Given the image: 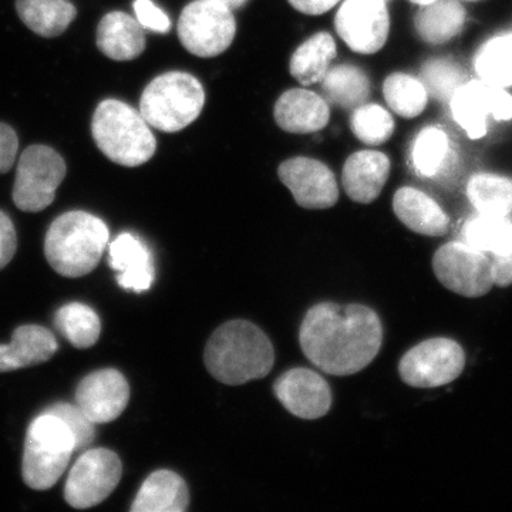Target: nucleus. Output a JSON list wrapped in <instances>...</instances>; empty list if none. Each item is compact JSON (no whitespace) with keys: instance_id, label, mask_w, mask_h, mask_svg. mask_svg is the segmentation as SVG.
I'll list each match as a JSON object with an SVG mask.
<instances>
[{"instance_id":"f3484780","label":"nucleus","mask_w":512,"mask_h":512,"mask_svg":"<svg viewBox=\"0 0 512 512\" xmlns=\"http://www.w3.org/2000/svg\"><path fill=\"white\" fill-rule=\"evenodd\" d=\"M275 121L292 134H311L328 126L329 103L306 89L288 90L275 104Z\"/></svg>"},{"instance_id":"f03ea898","label":"nucleus","mask_w":512,"mask_h":512,"mask_svg":"<svg viewBox=\"0 0 512 512\" xmlns=\"http://www.w3.org/2000/svg\"><path fill=\"white\" fill-rule=\"evenodd\" d=\"M204 360L218 382L239 386L269 375L275 362L274 346L254 323L231 320L212 333Z\"/></svg>"},{"instance_id":"79ce46f5","label":"nucleus","mask_w":512,"mask_h":512,"mask_svg":"<svg viewBox=\"0 0 512 512\" xmlns=\"http://www.w3.org/2000/svg\"><path fill=\"white\" fill-rule=\"evenodd\" d=\"M221 3H224L225 6H228L229 9H239L241 6H244L248 0H220Z\"/></svg>"},{"instance_id":"58836bf2","label":"nucleus","mask_w":512,"mask_h":512,"mask_svg":"<svg viewBox=\"0 0 512 512\" xmlns=\"http://www.w3.org/2000/svg\"><path fill=\"white\" fill-rule=\"evenodd\" d=\"M19 140L15 130L8 124L0 123V174L12 168L18 154Z\"/></svg>"},{"instance_id":"f704fd0d","label":"nucleus","mask_w":512,"mask_h":512,"mask_svg":"<svg viewBox=\"0 0 512 512\" xmlns=\"http://www.w3.org/2000/svg\"><path fill=\"white\" fill-rule=\"evenodd\" d=\"M421 83L426 87L427 93H430L434 99L439 101H448L454 93L463 86L464 73L461 72L458 64L447 59L429 60L421 67Z\"/></svg>"},{"instance_id":"9d476101","label":"nucleus","mask_w":512,"mask_h":512,"mask_svg":"<svg viewBox=\"0 0 512 512\" xmlns=\"http://www.w3.org/2000/svg\"><path fill=\"white\" fill-rule=\"evenodd\" d=\"M466 353L453 339H427L402 357L399 375L404 383L417 389L446 386L461 376Z\"/></svg>"},{"instance_id":"6ab92c4d","label":"nucleus","mask_w":512,"mask_h":512,"mask_svg":"<svg viewBox=\"0 0 512 512\" xmlns=\"http://www.w3.org/2000/svg\"><path fill=\"white\" fill-rule=\"evenodd\" d=\"M390 174V160L380 151H357L346 160L342 183L350 200L370 204L379 197Z\"/></svg>"},{"instance_id":"37998d69","label":"nucleus","mask_w":512,"mask_h":512,"mask_svg":"<svg viewBox=\"0 0 512 512\" xmlns=\"http://www.w3.org/2000/svg\"><path fill=\"white\" fill-rule=\"evenodd\" d=\"M413 3H417V5H427V3L433 2V0H412Z\"/></svg>"},{"instance_id":"72a5a7b5","label":"nucleus","mask_w":512,"mask_h":512,"mask_svg":"<svg viewBox=\"0 0 512 512\" xmlns=\"http://www.w3.org/2000/svg\"><path fill=\"white\" fill-rule=\"evenodd\" d=\"M353 134L367 146H382L393 136L394 121L389 111L377 104H362L350 117Z\"/></svg>"},{"instance_id":"393cba45","label":"nucleus","mask_w":512,"mask_h":512,"mask_svg":"<svg viewBox=\"0 0 512 512\" xmlns=\"http://www.w3.org/2000/svg\"><path fill=\"white\" fill-rule=\"evenodd\" d=\"M20 20L36 35H62L76 18L77 10L67 0H16Z\"/></svg>"},{"instance_id":"7ed1b4c3","label":"nucleus","mask_w":512,"mask_h":512,"mask_svg":"<svg viewBox=\"0 0 512 512\" xmlns=\"http://www.w3.org/2000/svg\"><path fill=\"white\" fill-rule=\"evenodd\" d=\"M109 235L107 225L89 212H66L47 231V262L66 278L90 274L99 265Z\"/></svg>"},{"instance_id":"a211bd4d","label":"nucleus","mask_w":512,"mask_h":512,"mask_svg":"<svg viewBox=\"0 0 512 512\" xmlns=\"http://www.w3.org/2000/svg\"><path fill=\"white\" fill-rule=\"evenodd\" d=\"M110 266L117 272L121 288L127 291L146 292L156 278L151 252L131 234H121L111 242Z\"/></svg>"},{"instance_id":"2eb2a0df","label":"nucleus","mask_w":512,"mask_h":512,"mask_svg":"<svg viewBox=\"0 0 512 512\" xmlns=\"http://www.w3.org/2000/svg\"><path fill=\"white\" fill-rule=\"evenodd\" d=\"M130 387L116 369L97 370L84 377L76 390V404L94 424L110 423L126 410Z\"/></svg>"},{"instance_id":"ea45409f","label":"nucleus","mask_w":512,"mask_h":512,"mask_svg":"<svg viewBox=\"0 0 512 512\" xmlns=\"http://www.w3.org/2000/svg\"><path fill=\"white\" fill-rule=\"evenodd\" d=\"M493 262L494 284L500 288L512 285V245L503 255L490 256Z\"/></svg>"},{"instance_id":"5701e85b","label":"nucleus","mask_w":512,"mask_h":512,"mask_svg":"<svg viewBox=\"0 0 512 512\" xmlns=\"http://www.w3.org/2000/svg\"><path fill=\"white\" fill-rule=\"evenodd\" d=\"M190 493L183 478L170 470L154 471L141 485L131 512H183Z\"/></svg>"},{"instance_id":"c756f323","label":"nucleus","mask_w":512,"mask_h":512,"mask_svg":"<svg viewBox=\"0 0 512 512\" xmlns=\"http://www.w3.org/2000/svg\"><path fill=\"white\" fill-rule=\"evenodd\" d=\"M474 69L484 82L498 87L512 86V33L498 35L478 49Z\"/></svg>"},{"instance_id":"dca6fc26","label":"nucleus","mask_w":512,"mask_h":512,"mask_svg":"<svg viewBox=\"0 0 512 512\" xmlns=\"http://www.w3.org/2000/svg\"><path fill=\"white\" fill-rule=\"evenodd\" d=\"M274 392L282 406L299 419H320L332 406L328 382L305 367H296L279 377Z\"/></svg>"},{"instance_id":"b1692460","label":"nucleus","mask_w":512,"mask_h":512,"mask_svg":"<svg viewBox=\"0 0 512 512\" xmlns=\"http://www.w3.org/2000/svg\"><path fill=\"white\" fill-rule=\"evenodd\" d=\"M467 13L458 0H433L421 5L414 16V28L423 42L444 45L466 26Z\"/></svg>"},{"instance_id":"cd10ccee","label":"nucleus","mask_w":512,"mask_h":512,"mask_svg":"<svg viewBox=\"0 0 512 512\" xmlns=\"http://www.w3.org/2000/svg\"><path fill=\"white\" fill-rule=\"evenodd\" d=\"M467 197L478 214L507 217L512 212V180L495 174L473 175Z\"/></svg>"},{"instance_id":"0eeeda50","label":"nucleus","mask_w":512,"mask_h":512,"mask_svg":"<svg viewBox=\"0 0 512 512\" xmlns=\"http://www.w3.org/2000/svg\"><path fill=\"white\" fill-rule=\"evenodd\" d=\"M237 33L232 10L220 0H195L178 20V36L191 55L215 57L224 53Z\"/></svg>"},{"instance_id":"f257e3e1","label":"nucleus","mask_w":512,"mask_h":512,"mask_svg":"<svg viewBox=\"0 0 512 512\" xmlns=\"http://www.w3.org/2000/svg\"><path fill=\"white\" fill-rule=\"evenodd\" d=\"M299 342L305 356L332 376H350L375 360L383 343V326L363 305L319 303L306 313Z\"/></svg>"},{"instance_id":"e433bc0d","label":"nucleus","mask_w":512,"mask_h":512,"mask_svg":"<svg viewBox=\"0 0 512 512\" xmlns=\"http://www.w3.org/2000/svg\"><path fill=\"white\" fill-rule=\"evenodd\" d=\"M134 12L137 20L144 29L153 30L157 33H167L171 29V20L167 15L154 5L151 0H136Z\"/></svg>"},{"instance_id":"423d86ee","label":"nucleus","mask_w":512,"mask_h":512,"mask_svg":"<svg viewBox=\"0 0 512 512\" xmlns=\"http://www.w3.org/2000/svg\"><path fill=\"white\" fill-rule=\"evenodd\" d=\"M74 451L76 446L69 427L53 414H40L26 433L23 480L33 490H49L63 476Z\"/></svg>"},{"instance_id":"1a4fd4ad","label":"nucleus","mask_w":512,"mask_h":512,"mask_svg":"<svg viewBox=\"0 0 512 512\" xmlns=\"http://www.w3.org/2000/svg\"><path fill=\"white\" fill-rule=\"evenodd\" d=\"M433 271L444 288L464 298H481L495 285L490 256L463 241L437 249Z\"/></svg>"},{"instance_id":"7c9ffc66","label":"nucleus","mask_w":512,"mask_h":512,"mask_svg":"<svg viewBox=\"0 0 512 512\" xmlns=\"http://www.w3.org/2000/svg\"><path fill=\"white\" fill-rule=\"evenodd\" d=\"M57 329L77 349H89L100 338L101 323L97 313L83 303H69L56 313Z\"/></svg>"},{"instance_id":"4be33fe9","label":"nucleus","mask_w":512,"mask_h":512,"mask_svg":"<svg viewBox=\"0 0 512 512\" xmlns=\"http://www.w3.org/2000/svg\"><path fill=\"white\" fill-rule=\"evenodd\" d=\"M97 46L117 62L136 59L146 49L144 28L127 13H107L97 28Z\"/></svg>"},{"instance_id":"c9c22d12","label":"nucleus","mask_w":512,"mask_h":512,"mask_svg":"<svg viewBox=\"0 0 512 512\" xmlns=\"http://www.w3.org/2000/svg\"><path fill=\"white\" fill-rule=\"evenodd\" d=\"M43 413L53 414L69 427L74 437L76 451L84 450L89 444L93 443L94 436H96L94 434L96 433L94 423L79 409L77 404L74 406L70 403H55L47 407Z\"/></svg>"},{"instance_id":"c03bdc74","label":"nucleus","mask_w":512,"mask_h":512,"mask_svg":"<svg viewBox=\"0 0 512 512\" xmlns=\"http://www.w3.org/2000/svg\"><path fill=\"white\" fill-rule=\"evenodd\" d=\"M386 2H387V0H386Z\"/></svg>"},{"instance_id":"a19ab883","label":"nucleus","mask_w":512,"mask_h":512,"mask_svg":"<svg viewBox=\"0 0 512 512\" xmlns=\"http://www.w3.org/2000/svg\"><path fill=\"white\" fill-rule=\"evenodd\" d=\"M340 0H289V3L305 15H323L335 8Z\"/></svg>"},{"instance_id":"2f4dec72","label":"nucleus","mask_w":512,"mask_h":512,"mask_svg":"<svg viewBox=\"0 0 512 512\" xmlns=\"http://www.w3.org/2000/svg\"><path fill=\"white\" fill-rule=\"evenodd\" d=\"M383 93L390 109L404 119H413L423 113L429 100L424 84L404 73H394L387 77Z\"/></svg>"},{"instance_id":"412c9836","label":"nucleus","mask_w":512,"mask_h":512,"mask_svg":"<svg viewBox=\"0 0 512 512\" xmlns=\"http://www.w3.org/2000/svg\"><path fill=\"white\" fill-rule=\"evenodd\" d=\"M59 348L55 335L37 325H25L15 330L10 345H0V372L26 369L45 363Z\"/></svg>"},{"instance_id":"c85d7f7f","label":"nucleus","mask_w":512,"mask_h":512,"mask_svg":"<svg viewBox=\"0 0 512 512\" xmlns=\"http://www.w3.org/2000/svg\"><path fill=\"white\" fill-rule=\"evenodd\" d=\"M463 242L488 256L503 255L512 245V221L478 214L464 225Z\"/></svg>"},{"instance_id":"bb28decb","label":"nucleus","mask_w":512,"mask_h":512,"mask_svg":"<svg viewBox=\"0 0 512 512\" xmlns=\"http://www.w3.org/2000/svg\"><path fill=\"white\" fill-rule=\"evenodd\" d=\"M336 57V43L329 33H316L293 53L289 70L302 86L322 82Z\"/></svg>"},{"instance_id":"f8f14e48","label":"nucleus","mask_w":512,"mask_h":512,"mask_svg":"<svg viewBox=\"0 0 512 512\" xmlns=\"http://www.w3.org/2000/svg\"><path fill=\"white\" fill-rule=\"evenodd\" d=\"M451 111L458 126L473 138H483L487 133V119L497 121L512 119V96L504 87L494 86L484 80L466 82L450 100Z\"/></svg>"},{"instance_id":"ddd939ff","label":"nucleus","mask_w":512,"mask_h":512,"mask_svg":"<svg viewBox=\"0 0 512 512\" xmlns=\"http://www.w3.org/2000/svg\"><path fill=\"white\" fill-rule=\"evenodd\" d=\"M335 28L353 52H379L390 32L386 0H345L336 13Z\"/></svg>"},{"instance_id":"4468645a","label":"nucleus","mask_w":512,"mask_h":512,"mask_svg":"<svg viewBox=\"0 0 512 512\" xmlns=\"http://www.w3.org/2000/svg\"><path fill=\"white\" fill-rule=\"evenodd\" d=\"M278 175L302 208L326 210L339 200L335 174L322 161L308 157L291 158L281 164Z\"/></svg>"},{"instance_id":"473e14b6","label":"nucleus","mask_w":512,"mask_h":512,"mask_svg":"<svg viewBox=\"0 0 512 512\" xmlns=\"http://www.w3.org/2000/svg\"><path fill=\"white\" fill-rule=\"evenodd\" d=\"M450 154L447 134L439 127H426L413 143V167L423 177H436L446 167Z\"/></svg>"},{"instance_id":"39448f33","label":"nucleus","mask_w":512,"mask_h":512,"mask_svg":"<svg viewBox=\"0 0 512 512\" xmlns=\"http://www.w3.org/2000/svg\"><path fill=\"white\" fill-rule=\"evenodd\" d=\"M204 104V87L192 74L168 72L141 94L140 113L157 130L177 133L198 119Z\"/></svg>"},{"instance_id":"9b49d317","label":"nucleus","mask_w":512,"mask_h":512,"mask_svg":"<svg viewBox=\"0 0 512 512\" xmlns=\"http://www.w3.org/2000/svg\"><path fill=\"white\" fill-rule=\"evenodd\" d=\"M123 474L119 456L109 448H93L76 461L64 488L67 504L79 510L96 507L116 490Z\"/></svg>"},{"instance_id":"20e7f679","label":"nucleus","mask_w":512,"mask_h":512,"mask_svg":"<svg viewBox=\"0 0 512 512\" xmlns=\"http://www.w3.org/2000/svg\"><path fill=\"white\" fill-rule=\"evenodd\" d=\"M92 133L101 153L124 167L146 164L157 141L143 114L119 100H104L94 111Z\"/></svg>"},{"instance_id":"6e6552de","label":"nucleus","mask_w":512,"mask_h":512,"mask_svg":"<svg viewBox=\"0 0 512 512\" xmlns=\"http://www.w3.org/2000/svg\"><path fill=\"white\" fill-rule=\"evenodd\" d=\"M66 163L59 153L46 146H30L20 156L16 170L13 201L19 210L40 212L56 198L66 177Z\"/></svg>"},{"instance_id":"a878e982","label":"nucleus","mask_w":512,"mask_h":512,"mask_svg":"<svg viewBox=\"0 0 512 512\" xmlns=\"http://www.w3.org/2000/svg\"><path fill=\"white\" fill-rule=\"evenodd\" d=\"M323 99L333 106L355 110L370 96L369 77L359 67L340 64L330 67L322 80Z\"/></svg>"},{"instance_id":"4c0bfd02","label":"nucleus","mask_w":512,"mask_h":512,"mask_svg":"<svg viewBox=\"0 0 512 512\" xmlns=\"http://www.w3.org/2000/svg\"><path fill=\"white\" fill-rule=\"evenodd\" d=\"M18 248L15 227L5 212L0 211V271L12 261Z\"/></svg>"},{"instance_id":"aec40b11","label":"nucleus","mask_w":512,"mask_h":512,"mask_svg":"<svg viewBox=\"0 0 512 512\" xmlns=\"http://www.w3.org/2000/svg\"><path fill=\"white\" fill-rule=\"evenodd\" d=\"M393 210L396 217L410 231L426 237H444L448 232L446 212L433 198L413 187H403L394 194Z\"/></svg>"}]
</instances>
